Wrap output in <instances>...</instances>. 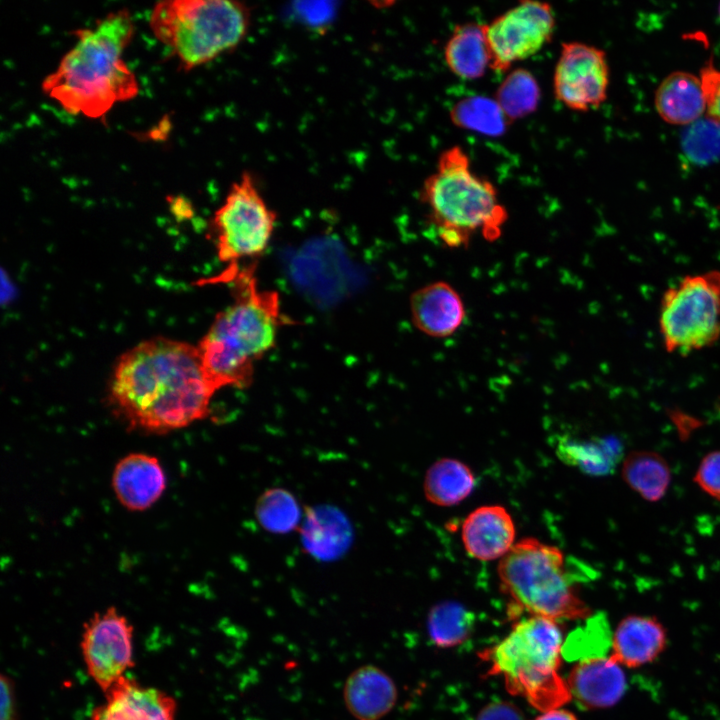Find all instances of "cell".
Returning a JSON list of instances; mask_svg holds the SVG:
<instances>
[{
    "mask_svg": "<svg viewBox=\"0 0 720 720\" xmlns=\"http://www.w3.org/2000/svg\"><path fill=\"white\" fill-rule=\"evenodd\" d=\"M539 100L537 80L528 70L520 68L506 76L495 94V101L509 122L533 113Z\"/></svg>",
    "mask_w": 720,
    "mask_h": 720,
    "instance_id": "obj_26",
    "label": "cell"
},
{
    "mask_svg": "<svg viewBox=\"0 0 720 720\" xmlns=\"http://www.w3.org/2000/svg\"><path fill=\"white\" fill-rule=\"evenodd\" d=\"M694 481L706 494L720 501V450L702 458Z\"/></svg>",
    "mask_w": 720,
    "mask_h": 720,
    "instance_id": "obj_31",
    "label": "cell"
},
{
    "mask_svg": "<svg viewBox=\"0 0 720 720\" xmlns=\"http://www.w3.org/2000/svg\"><path fill=\"white\" fill-rule=\"evenodd\" d=\"M420 200L437 236L448 248L467 247L477 234L495 241L508 219L497 189L471 169L470 159L460 146L440 154L434 172L424 180Z\"/></svg>",
    "mask_w": 720,
    "mask_h": 720,
    "instance_id": "obj_4",
    "label": "cell"
},
{
    "mask_svg": "<svg viewBox=\"0 0 720 720\" xmlns=\"http://www.w3.org/2000/svg\"><path fill=\"white\" fill-rule=\"evenodd\" d=\"M450 118L458 127L488 136L502 135L509 123L495 99L480 95L457 102L450 111Z\"/></svg>",
    "mask_w": 720,
    "mask_h": 720,
    "instance_id": "obj_25",
    "label": "cell"
},
{
    "mask_svg": "<svg viewBox=\"0 0 720 720\" xmlns=\"http://www.w3.org/2000/svg\"><path fill=\"white\" fill-rule=\"evenodd\" d=\"M475 485L474 473L465 463L444 457L427 469L423 490L430 503L451 507L465 500L472 493Z\"/></svg>",
    "mask_w": 720,
    "mask_h": 720,
    "instance_id": "obj_22",
    "label": "cell"
},
{
    "mask_svg": "<svg viewBox=\"0 0 720 720\" xmlns=\"http://www.w3.org/2000/svg\"><path fill=\"white\" fill-rule=\"evenodd\" d=\"M474 624V613L455 601L436 604L427 618L430 639L441 648L455 647L464 642L472 633Z\"/></svg>",
    "mask_w": 720,
    "mask_h": 720,
    "instance_id": "obj_24",
    "label": "cell"
},
{
    "mask_svg": "<svg viewBox=\"0 0 720 720\" xmlns=\"http://www.w3.org/2000/svg\"><path fill=\"white\" fill-rule=\"evenodd\" d=\"M476 720H523L520 711L507 702H493L485 706Z\"/></svg>",
    "mask_w": 720,
    "mask_h": 720,
    "instance_id": "obj_33",
    "label": "cell"
},
{
    "mask_svg": "<svg viewBox=\"0 0 720 720\" xmlns=\"http://www.w3.org/2000/svg\"><path fill=\"white\" fill-rule=\"evenodd\" d=\"M562 633L556 621L530 616L516 623L511 632L483 658L490 672L501 675L507 690L525 698L533 707L548 711L571 699L559 674Z\"/></svg>",
    "mask_w": 720,
    "mask_h": 720,
    "instance_id": "obj_5",
    "label": "cell"
},
{
    "mask_svg": "<svg viewBox=\"0 0 720 720\" xmlns=\"http://www.w3.org/2000/svg\"><path fill=\"white\" fill-rule=\"evenodd\" d=\"M516 528L501 505H484L464 519L461 539L466 553L480 561L502 559L514 546Z\"/></svg>",
    "mask_w": 720,
    "mask_h": 720,
    "instance_id": "obj_14",
    "label": "cell"
},
{
    "mask_svg": "<svg viewBox=\"0 0 720 720\" xmlns=\"http://www.w3.org/2000/svg\"><path fill=\"white\" fill-rule=\"evenodd\" d=\"M216 392L197 346L155 337L120 356L108 398L130 428L164 433L205 418Z\"/></svg>",
    "mask_w": 720,
    "mask_h": 720,
    "instance_id": "obj_1",
    "label": "cell"
},
{
    "mask_svg": "<svg viewBox=\"0 0 720 720\" xmlns=\"http://www.w3.org/2000/svg\"><path fill=\"white\" fill-rule=\"evenodd\" d=\"M74 34L76 44L43 80L42 91L70 114L104 119L115 104L139 92L137 78L123 60L134 34L133 18L127 9L117 10Z\"/></svg>",
    "mask_w": 720,
    "mask_h": 720,
    "instance_id": "obj_2",
    "label": "cell"
},
{
    "mask_svg": "<svg viewBox=\"0 0 720 720\" xmlns=\"http://www.w3.org/2000/svg\"><path fill=\"white\" fill-rule=\"evenodd\" d=\"M112 486L119 502L130 511L151 507L166 488V476L158 458L132 453L115 466Z\"/></svg>",
    "mask_w": 720,
    "mask_h": 720,
    "instance_id": "obj_17",
    "label": "cell"
},
{
    "mask_svg": "<svg viewBox=\"0 0 720 720\" xmlns=\"http://www.w3.org/2000/svg\"><path fill=\"white\" fill-rule=\"evenodd\" d=\"M719 15H720V4H719Z\"/></svg>",
    "mask_w": 720,
    "mask_h": 720,
    "instance_id": "obj_36",
    "label": "cell"
},
{
    "mask_svg": "<svg viewBox=\"0 0 720 720\" xmlns=\"http://www.w3.org/2000/svg\"><path fill=\"white\" fill-rule=\"evenodd\" d=\"M655 107L663 120L686 125L699 120L707 110L701 78L687 72H673L659 85Z\"/></svg>",
    "mask_w": 720,
    "mask_h": 720,
    "instance_id": "obj_20",
    "label": "cell"
},
{
    "mask_svg": "<svg viewBox=\"0 0 720 720\" xmlns=\"http://www.w3.org/2000/svg\"><path fill=\"white\" fill-rule=\"evenodd\" d=\"M609 69L604 51L581 42H564L555 66L556 99L574 111L598 108L607 97Z\"/></svg>",
    "mask_w": 720,
    "mask_h": 720,
    "instance_id": "obj_12",
    "label": "cell"
},
{
    "mask_svg": "<svg viewBox=\"0 0 720 720\" xmlns=\"http://www.w3.org/2000/svg\"><path fill=\"white\" fill-rule=\"evenodd\" d=\"M659 330L670 353L687 354L720 338V272L687 275L661 299Z\"/></svg>",
    "mask_w": 720,
    "mask_h": 720,
    "instance_id": "obj_8",
    "label": "cell"
},
{
    "mask_svg": "<svg viewBox=\"0 0 720 720\" xmlns=\"http://www.w3.org/2000/svg\"><path fill=\"white\" fill-rule=\"evenodd\" d=\"M409 303L415 327L433 338L453 335L465 320L462 297L445 281H435L415 290Z\"/></svg>",
    "mask_w": 720,
    "mask_h": 720,
    "instance_id": "obj_15",
    "label": "cell"
},
{
    "mask_svg": "<svg viewBox=\"0 0 720 720\" xmlns=\"http://www.w3.org/2000/svg\"><path fill=\"white\" fill-rule=\"evenodd\" d=\"M608 632L603 617L593 616L568 636L562 645V655L567 660L579 662L603 657L611 647L612 636Z\"/></svg>",
    "mask_w": 720,
    "mask_h": 720,
    "instance_id": "obj_29",
    "label": "cell"
},
{
    "mask_svg": "<svg viewBox=\"0 0 720 720\" xmlns=\"http://www.w3.org/2000/svg\"><path fill=\"white\" fill-rule=\"evenodd\" d=\"M611 656L580 661L571 670L567 684L585 708H608L617 704L627 689L626 674Z\"/></svg>",
    "mask_w": 720,
    "mask_h": 720,
    "instance_id": "obj_16",
    "label": "cell"
},
{
    "mask_svg": "<svg viewBox=\"0 0 720 720\" xmlns=\"http://www.w3.org/2000/svg\"><path fill=\"white\" fill-rule=\"evenodd\" d=\"M667 632L655 617L629 615L616 627L611 657L621 666L638 668L653 662L665 649Z\"/></svg>",
    "mask_w": 720,
    "mask_h": 720,
    "instance_id": "obj_18",
    "label": "cell"
},
{
    "mask_svg": "<svg viewBox=\"0 0 720 720\" xmlns=\"http://www.w3.org/2000/svg\"><path fill=\"white\" fill-rule=\"evenodd\" d=\"M700 78L706 94L708 115L720 122V71L707 66Z\"/></svg>",
    "mask_w": 720,
    "mask_h": 720,
    "instance_id": "obj_32",
    "label": "cell"
},
{
    "mask_svg": "<svg viewBox=\"0 0 720 720\" xmlns=\"http://www.w3.org/2000/svg\"><path fill=\"white\" fill-rule=\"evenodd\" d=\"M255 516L266 531L286 534L298 527L301 510L293 494L283 488H272L257 499Z\"/></svg>",
    "mask_w": 720,
    "mask_h": 720,
    "instance_id": "obj_27",
    "label": "cell"
},
{
    "mask_svg": "<svg viewBox=\"0 0 720 720\" xmlns=\"http://www.w3.org/2000/svg\"><path fill=\"white\" fill-rule=\"evenodd\" d=\"M556 546L527 537L499 561L498 577L513 605L554 621L587 619L591 610L576 591L578 574Z\"/></svg>",
    "mask_w": 720,
    "mask_h": 720,
    "instance_id": "obj_7",
    "label": "cell"
},
{
    "mask_svg": "<svg viewBox=\"0 0 720 720\" xmlns=\"http://www.w3.org/2000/svg\"><path fill=\"white\" fill-rule=\"evenodd\" d=\"M682 147L688 158L696 163L720 158V122L709 116L691 123L683 134Z\"/></svg>",
    "mask_w": 720,
    "mask_h": 720,
    "instance_id": "obj_30",
    "label": "cell"
},
{
    "mask_svg": "<svg viewBox=\"0 0 720 720\" xmlns=\"http://www.w3.org/2000/svg\"><path fill=\"white\" fill-rule=\"evenodd\" d=\"M234 301L217 313L197 345L207 378L222 388L248 387L258 362L275 345L286 323L276 292L261 290L254 269L230 268Z\"/></svg>",
    "mask_w": 720,
    "mask_h": 720,
    "instance_id": "obj_3",
    "label": "cell"
},
{
    "mask_svg": "<svg viewBox=\"0 0 720 720\" xmlns=\"http://www.w3.org/2000/svg\"><path fill=\"white\" fill-rule=\"evenodd\" d=\"M622 477L625 483L643 499L656 502L667 492L671 470L667 461L653 451H633L624 459Z\"/></svg>",
    "mask_w": 720,
    "mask_h": 720,
    "instance_id": "obj_23",
    "label": "cell"
},
{
    "mask_svg": "<svg viewBox=\"0 0 720 720\" xmlns=\"http://www.w3.org/2000/svg\"><path fill=\"white\" fill-rule=\"evenodd\" d=\"M149 25L185 71L232 51L245 39L251 11L230 0H167L152 9Z\"/></svg>",
    "mask_w": 720,
    "mask_h": 720,
    "instance_id": "obj_6",
    "label": "cell"
},
{
    "mask_svg": "<svg viewBox=\"0 0 720 720\" xmlns=\"http://www.w3.org/2000/svg\"><path fill=\"white\" fill-rule=\"evenodd\" d=\"M559 455L569 463L590 474L603 475L613 470L620 448L613 440L577 442L565 440L559 444Z\"/></svg>",
    "mask_w": 720,
    "mask_h": 720,
    "instance_id": "obj_28",
    "label": "cell"
},
{
    "mask_svg": "<svg viewBox=\"0 0 720 720\" xmlns=\"http://www.w3.org/2000/svg\"><path fill=\"white\" fill-rule=\"evenodd\" d=\"M555 15L549 3L525 0L486 24L492 70L507 71L538 53L553 37Z\"/></svg>",
    "mask_w": 720,
    "mask_h": 720,
    "instance_id": "obj_10",
    "label": "cell"
},
{
    "mask_svg": "<svg viewBox=\"0 0 720 720\" xmlns=\"http://www.w3.org/2000/svg\"><path fill=\"white\" fill-rule=\"evenodd\" d=\"M0 720H16V701L14 684L5 674L1 675V718Z\"/></svg>",
    "mask_w": 720,
    "mask_h": 720,
    "instance_id": "obj_34",
    "label": "cell"
},
{
    "mask_svg": "<svg viewBox=\"0 0 720 720\" xmlns=\"http://www.w3.org/2000/svg\"><path fill=\"white\" fill-rule=\"evenodd\" d=\"M533 720H577L575 715L565 709H552L545 711Z\"/></svg>",
    "mask_w": 720,
    "mask_h": 720,
    "instance_id": "obj_35",
    "label": "cell"
},
{
    "mask_svg": "<svg viewBox=\"0 0 720 720\" xmlns=\"http://www.w3.org/2000/svg\"><path fill=\"white\" fill-rule=\"evenodd\" d=\"M343 696L347 710L356 720H379L394 707L397 688L383 670L363 665L347 677Z\"/></svg>",
    "mask_w": 720,
    "mask_h": 720,
    "instance_id": "obj_19",
    "label": "cell"
},
{
    "mask_svg": "<svg viewBox=\"0 0 720 720\" xmlns=\"http://www.w3.org/2000/svg\"><path fill=\"white\" fill-rule=\"evenodd\" d=\"M105 694L106 703L93 711L91 720H175L173 697L126 676Z\"/></svg>",
    "mask_w": 720,
    "mask_h": 720,
    "instance_id": "obj_13",
    "label": "cell"
},
{
    "mask_svg": "<svg viewBox=\"0 0 720 720\" xmlns=\"http://www.w3.org/2000/svg\"><path fill=\"white\" fill-rule=\"evenodd\" d=\"M276 219L253 175L243 172L212 218L220 261L235 268L240 260L260 256L271 241Z\"/></svg>",
    "mask_w": 720,
    "mask_h": 720,
    "instance_id": "obj_9",
    "label": "cell"
},
{
    "mask_svg": "<svg viewBox=\"0 0 720 720\" xmlns=\"http://www.w3.org/2000/svg\"><path fill=\"white\" fill-rule=\"evenodd\" d=\"M444 60L459 78L474 80L482 77L491 65L486 24L470 22L455 26L444 47Z\"/></svg>",
    "mask_w": 720,
    "mask_h": 720,
    "instance_id": "obj_21",
    "label": "cell"
},
{
    "mask_svg": "<svg viewBox=\"0 0 720 720\" xmlns=\"http://www.w3.org/2000/svg\"><path fill=\"white\" fill-rule=\"evenodd\" d=\"M133 627L110 607L84 625L81 649L87 671L106 693L133 666Z\"/></svg>",
    "mask_w": 720,
    "mask_h": 720,
    "instance_id": "obj_11",
    "label": "cell"
}]
</instances>
